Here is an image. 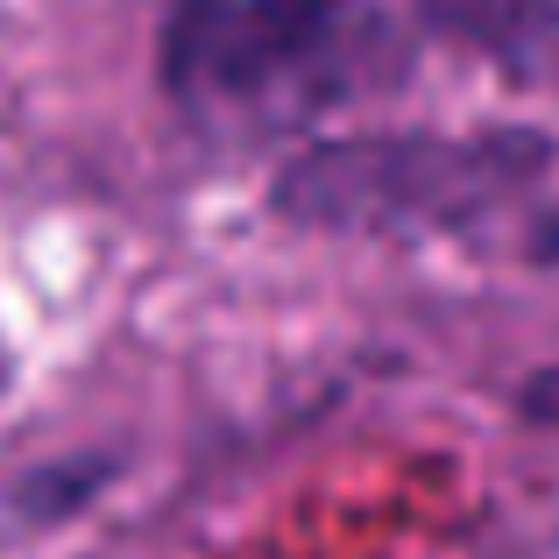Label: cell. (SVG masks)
I'll list each match as a JSON object with an SVG mask.
<instances>
[{"instance_id":"6da1fadb","label":"cell","mask_w":559,"mask_h":559,"mask_svg":"<svg viewBox=\"0 0 559 559\" xmlns=\"http://www.w3.org/2000/svg\"><path fill=\"white\" fill-rule=\"evenodd\" d=\"M404 71V36L369 0H164L156 93L185 128L219 142H262L376 93Z\"/></svg>"},{"instance_id":"7a4b0ae2","label":"cell","mask_w":559,"mask_h":559,"mask_svg":"<svg viewBox=\"0 0 559 559\" xmlns=\"http://www.w3.org/2000/svg\"><path fill=\"white\" fill-rule=\"evenodd\" d=\"M559 164L546 128H369V135H312L270 170V205L298 234H355V241H447L503 219Z\"/></svg>"},{"instance_id":"3957f363","label":"cell","mask_w":559,"mask_h":559,"mask_svg":"<svg viewBox=\"0 0 559 559\" xmlns=\"http://www.w3.org/2000/svg\"><path fill=\"white\" fill-rule=\"evenodd\" d=\"M418 28L475 50L510 79H546L559 57V0H404Z\"/></svg>"},{"instance_id":"277c9868","label":"cell","mask_w":559,"mask_h":559,"mask_svg":"<svg viewBox=\"0 0 559 559\" xmlns=\"http://www.w3.org/2000/svg\"><path fill=\"white\" fill-rule=\"evenodd\" d=\"M114 475H121V453L114 447L57 453V461L22 467V475L8 481V496H0V510H8V524H22V532H50V524L93 510V496L114 489Z\"/></svg>"},{"instance_id":"5b68a950","label":"cell","mask_w":559,"mask_h":559,"mask_svg":"<svg viewBox=\"0 0 559 559\" xmlns=\"http://www.w3.org/2000/svg\"><path fill=\"white\" fill-rule=\"evenodd\" d=\"M510 418L532 432H559V361H538L510 382Z\"/></svg>"}]
</instances>
